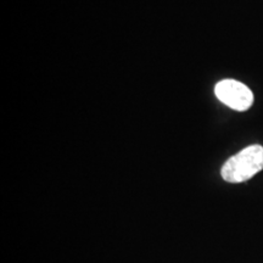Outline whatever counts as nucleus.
<instances>
[{
	"mask_svg": "<svg viewBox=\"0 0 263 263\" xmlns=\"http://www.w3.org/2000/svg\"><path fill=\"white\" fill-rule=\"evenodd\" d=\"M263 170V146L255 144L239 151L227 160L222 167V177L228 183H242Z\"/></svg>",
	"mask_w": 263,
	"mask_h": 263,
	"instance_id": "obj_1",
	"label": "nucleus"
},
{
	"mask_svg": "<svg viewBox=\"0 0 263 263\" xmlns=\"http://www.w3.org/2000/svg\"><path fill=\"white\" fill-rule=\"evenodd\" d=\"M215 94L219 101L235 111H246L254 104L251 89L241 82L223 80L216 84Z\"/></svg>",
	"mask_w": 263,
	"mask_h": 263,
	"instance_id": "obj_2",
	"label": "nucleus"
}]
</instances>
